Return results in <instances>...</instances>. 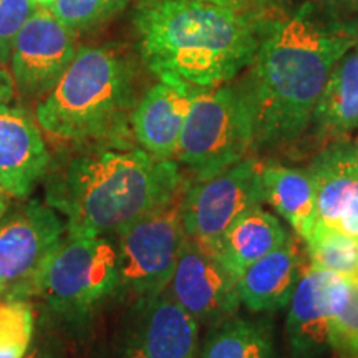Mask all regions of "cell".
Segmentation results:
<instances>
[{
	"instance_id": "25",
	"label": "cell",
	"mask_w": 358,
	"mask_h": 358,
	"mask_svg": "<svg viewBox=\"0 0 358 358\" xmlns=\"http://www.w3.org/2000/svg\"><path fill=\"white\" fill-rule=\"evenodd\" d=\"M329 350L335 358H358V282L350 280V299L332 322Z\"/></svg>"
},
{
	"instance_id": "30",
	"label": "cell",
	"mask_w": 358,
	"mask_h": 358,
	"mask_svg": "<svg viewBox=\"0 0 358 358\" xmlns=\"http://www.w3.org/2000/svg\"><path fill=\"white\" fill-rule=\"evenodd\" d=\"M22 358H52V355L47 350H45L43 347L30 345L29 350L24 353V357H22Z\"/></svg>"
},
{
	"instance_id": "9",
	"label": "cell",
	"mask_w": 358,
	"mask_h": 358,
	"mask_svg": "<svg viewBox=\"0 0 358 358\" xmlns=\"http://www.w3.org/2000/svg\"><path fill=\"white\" fill-rule=\"evenodd\" d=\"M52 206L30 201L0 222V297L32 295L40 274L65 236Z\"/></svg>"
},
{
	"instance_id": "13",
	"label": "cell",
	"mask_w": 358,
	"mask_h": 358,
	"mask_svg": "<svg viewBox=\"0 0 358 358\" xmlns=\"http://www.w3.org/2000/svg\"><path fill=\"white\" fill-rule=\"evenodd\" d=\"M199 324L164 292L138 299L118 358H196Z\"/></svg>"
},
{
	"instance_id": "28",
	"label": "cell",
	"mask_w": 358,
	"mask_h": 358,
	"mask_svg": "<svg viewBox=\"0 0 358 358\" xmlns=\"http://www.w3.org/2000/svg\"><path fill=\"white\" fill-rule=\"evenodd\" d=\"M315 2L335 15H347V13L358 12V0H315Z\"/></svg>"
},
{
	"instance_id": "31",
	"label": "cell",
	"mask_w": 358,
	"mask_h": 358,
	"mask_svg": "<svg viewBox=\"0 0 358 358\" xmlns=\"http://www.w3.org/2000/svg\"><path fill=\"white\" fill-rule=\"evenodd\" d=\"M7 209H8L7 199L3 198V194H2V192H0V222H2V219L6 217V214H7Z\"/></svg>"
},
{
	"instance_id": "24",
	"label": "cell",
	"mask_w": 358,
	"mask_h": 358,
	"mask_svg": "<svg viewBox=\"0 0 358 358\" xmlns=\"http://www.w3.org/2000/svg\"><path fill=\"white\" fill-rule=\"evenodd\" d=\"M127 6V0H55L50 10L75 32L88 30L113 17Z\"/></svg>"
},
{
	"instance_id": "19",
	"label": "cell",
	"mask_w": 358,
	"mask_h": 358,
	"mask_svg": "<svg viewBox=\"0 0 358 358\" xmlns=\"http://www.w3.org/2000/svg\"><path fill=\"white\" fill-rule=\"evenodd\" d=\"M264 201L284 217L295 236L306 241L317 224V192L307 168L262 161Z\"/></svg>"
},
{
	"instance_id": "3",
	"label": "cell",
	"mask_w": 358,
	"mask_h": 358,
	"mask_svg": "<svg viewBox=\"0 0 358 358\" xmlns=\"http://www.w3.org/2000/svg\"><path fill=\"white\" fill-rule=\"evenodd\" d=\"M185 182L178 161L143 148H103L48 176L45 196L65 216L66 234L108 237L168 203Z\"/></svg>"
},
{
	"instance_id": "21",
	"label": "cell",
	"mask_w": 358,
	"mask_h": 358,
	"mask_svg": "<svg viewBox=\"0 0 358 358\" xmlns=\"http://www.w3.org/2000/svg\"><path fill=\"white\" fill-rule=\"evenodd\" d=\"M199 358H277L271 319L236 313L211 327Z\"/></svg>"
},
{
	"instance_id": "32",
	"label": "cell",
	"mask_w": 358,
	"mask_h": 358,
	"mask_svg": "<svg viewBox=\"0 0 358 358\" xmlns=\"http://www.w3.org/2000/svg\"><path fill=\"white\" fill-rule=\"evenodd\" d=\"M38 7H50L55 0H34Z\"/></svg>"
},
{
	"instance_id": "12",
	"label": "cell",
	"mask_w": 358,
	"mask_h": 358,
	"mask_svg": "<svg viewBox=\"0 0 358 358\" xmlns=\"http://www.w3.org/2000/svg\"><path fill=\"white\" fill-rule=\"evenodd\" d=\"M350 299V280L307 264L289 302L285 335L294 358L329 352L330 327Z\"/></svg>"
},
{
	"instance_id": "16",
	"label": "cell",
	"mask_w": 358,
	"mask_h": 358,
	"mask_svg": "<svg viewBox=\"0 0 358 358\" xmlns=\"http://www.w3.org/2000/svg\"><path fill=\"white\" fill-rule=\"evenodd\" d=\"M50 166V153L32 116L0 103V192L22 199Z\"/></svg>"
},
{
	"instance_id": "1",
	"label": "cell",
	"mask_w": 358,
	"mask_h": 358,
	"mask_svg": "<svg viewBox=\"0 0 358 358\" xmlns=\"http://www.w3.org/2000/svg\"><path fill=\"white\" fill-rule=\"evenodd\" d=\"M357 42L355 22L312 0L268 22L241 82L256 116L254 150L290 146L307 133L327 80Z\"/></svg>"
},
{
	"instance_id": "29",
	"label": "cell",
	"mask_w": 358,
	"mask_h": 358,
	"mask_svg": "<svg viewBox=\"0 0 358 358\" xmlns=\"http://www.w3.org/2000/svg\"><path fill=\"white\" fill-rule=\"evenodd\" d=\"M13 78L7 70H0V103H8L13 96Z\"/></svg>"
},
{
	"instance_id": "5",
	"label": "cell",
	"mask_w": 358,
	"mask_h": 358,
	"mask_svg": "<svg viewBox=\"0 0 358 358\" xmlns=\"http://www.w3.org/2000/svg\"><path fill=\"white\" fill-rule=\"evenodd\" d=\"M256 146V116L243 83L198 88L179 138L176 161L196 179L239 163Z\"/></svg>"
},
{
	"instance_id": "7",
	"label": "cell",
	"mask_w": 358,
	"mask_h": 358,
	"mask_svg": "<svg viewBox=\"0 0 358 358\" xmlns=\"http://www.w3.org/2000/svg\"><path fill=\"white\" fill-rule=\"evenodd\" d=\"M187 182L168 203L138 219L118 236L116 290L146 299L168 289L186 239L182 198Z\"/></svg>"
},
{
	"instance_id": "18",
	"label": "cell",
	"mask_w": 358,
	"mask_h": 358,
	"mask_svg": "<svg viewBox=\"0 0 358 358\" xmlns=\"http://www.w3.org/2000/svg\"><path fill=\"white\" fill-rule=\"evenodd\" d=\"M310 128L325 145L345 140L358 128V42L340 58L327 80Z\"/></svg>"
},
{
	"instance_id": "17",
	"label": "cell",
	"mask_w": 358,
	"mask_h": 358,
	"mask_svg": "<svg viewBox=\"0 0 358 358\" xmlns=\"http://www.w3.org/2000/svg\"><path fill=\"white\" fill-rule=\"evenodd\" d=\"M297 237L268 252L245 268L237 279L241 303L254 313L277 312L289 306L303 266V250Z\"/></svg>"
},
{
	"instance_id": "8",
	"label": "cell",
	"mask_w": 358,
	"mask_h": 358,
	"mask_svg": "<svg viewBox=\"0 0 358 358\" xmlns=\"http://www.w3.org/2000/svg\"><path fill=\"white\" fill-rule=\"evenodd\" d=\"M261 169L262 161L249 155L211 178L187 182L182 198L186 237L217 250L236 219L266 203Z\"/></svg>"
},
{
	"instance_id": "15",
	"label": "cell",
	"mask_w": 358,
	"mask_h": 358,
	"mask_svg": "<svg viewBox=\"0 0 358 358\" xmlns=\"http://www.w3.org/2000/svg\"><path fill=\"white\" fill-rule=\"evenodd\" d=\"M196 87L181 80L159 78L131 111L134 140L159 159L176 161L179 138L189 113Z\"/></svg>"
},
{
	"instance_id": "20",
	"label": "cell",
	"mask_w": 358,
	"mask_h": 358,
	"mask_svg": "<svg viewBox=\"0 0 358 358\" xmlns=\"http://www.w3.org/2000/svg\"><path fill=\"white\" fill-rule=\"evenodd\" d=\"M292 232L262 206L249 209L232 222L217 245V256L237 279L250 264L289 241Z\"/></svg>"
},
{
	"instance_id": "11",
	"label": "cell",
	"mask_w": 358,
	"mask_h": 358,
	"mask_svg": "<svg viewBox=\"0 0 358 358\" xmlns=\"http://www.w3.org/2000/svg\"><path fill=\"white\" fill-rule=\"evenodd\" d=\"M77 32L38 7L13 43L10 65L17 88L27 96L48 93L77 55Z\"/></svg>"
},
{
	"instance_id": "22",
	"label": "cell",
	"mask_w": 358,
	"mask_h": 358,
	"mask_svg": "<svg viewBox=\"0 0 358 358\" xmlns=\"http://www.w3.org/2000/svg\"><path fill=\"white\" fill-rule=\"evenodd\" d=\"M308 264L358 282V237L317 222L306 241Z\"/></svg>"
},
{
	"instance_id": "23",
	"label": "cell",
	"mask_w": 358,
	"mask_h": 358,
	"mask_svg": "<svg viewBox=\"0 0 358 358\" xmlns=\"http://www.w3.org/2000/svg\"><path fill=\"white\" fill-rule=\"evenodd\" d=\"M34 310L24 299L0 302V358H22L32 345Z\"/></svg>"
},
{
	"instance_id": "33",
	"label": "cell",
	"mask_w": 358,
	"mask_h": 358,
	"mask_svg": "<svg viewBox=\"0 0 358 358\" xmlns=\"http://www.w3.org/2000/svg\"><path fill=\"white\" fill-rule=\"evenodd\" d=\"M141 3H155V2H164V0H140Z\"/></svg>"
},
{
	"instance_id": "10",
	"label": "cell",
	"mask_w": 358,
	"mask_h": 358,
	"mask_svg": "<svg viewBox=\"0 0 358 358\" xmlns=\"http://www.w3.org/2000/svg\"><path fill=\"white\" fill-rule=\"evenodd\" d=\"M168 292L199 325L214 327L234 317L241 303L237 277L209 245L186 237Z\"/></svg>"
},
{
	"instance_id": "26",
	"label": "cell",
	"mask_w": 358,
	"mask_h": 358,
	"mask_svg": "<svg viewBox=\"0 0 358 358\" xmlns=\"http://www.w3.org/2000/svg\"><path fill=\"white\" fill-rule=\"evenodd\" d=\"M37 8L34 0H0V64L10 62L13 43Z\"/></svg>"
},
{
	"instance_id": "2",
	"label": "cell",
	"mask_w": 358,
	"mask_h": 358,
	"mask_svg": "<svg viewBox=\"0 0 358 358\" xmlns=\"http://www.w3.org/2000/svg\"><path fill=\"white\" fill-rule=\"evenodd\" d=\"M268 22L208 0L141 3L134 19L148 69L196 88L229 83L248 69Z\"/></svg>"
},
{
	"instance_id": "14",
	"label": "cell",
	"mask_w": 358,
	"mask_h": 358,
	"mask_svg": "<svg viewBox=\"0 0 358 358\" xmlns=\"http://www.w3.org/2000/svg\"><path fill=\"white\" fill-rule=\"evenodd\" d=\"M317 192V222L358 237V141L327 143L308 163Z\"/></svg>"
},
{
	"instance_id": "4",
	"label": "cell",
	"mask_w": 358,
	"mask_h": 358,
	"mask_svg": "<svg viewBox=\"0 0 358 358\" xmlns=\"http://www.w3.org/2000/svg\"><path fill=\"white\" fill-rule=\"evenodd\" d=\"M131 105L133 70L127 58L110 47H82L35 116L60 140H118Z\"/></svg>"
},
{
	"instance_id": "6",
	"label": "cell",
	"mask_w": 358,
	"mask_h": 358,
	"mask_svg": "<svg viewBox=\"0 0 358 358\" xmlns=\"http://www.w3.org/2000/svg\"><path fill=\"white\" fill-rule=\"evenodd\" d=\"M118 285V249L106 236L66 234L40 274L34 294L70 319L90 313Z\"/></svg>"
},
{
	"instance_id": "27",
	"label": "cell",
	"mask_w": 358,
	"mask_h": 358,
	"mask_svg": "<svg viewBox=\"0 0 358 358\" xmlns=\"http://www.w3.org/2000/svg\"><path fill=\"white\" fill-rule=\"evenodd\" d=\"M208 2L221 3V6L231 7L234 10L256 13V15H264L267 10L271 0H208Z\"/></svg>"
}]
</instances>
